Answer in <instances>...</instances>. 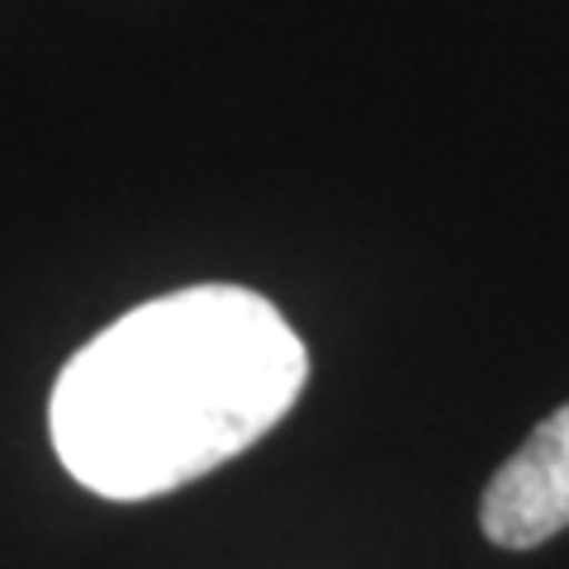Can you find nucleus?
Returning a JSON list of instances; mask_svg holds the SVG:
<instances>
[{
    "label": "nucleus",
    "mask_w": 569,
    "mask_h": 569,
    "mask_svg": "<svg viewBox=\"0 0 569 569\" xmlns=\"http://www.w3.org/2000/svg\"><path fill=\"white\" fill-rule=\"evenodd\" d=\"M305 380L309 351L271 299L194 284L123 313L62 366L52 447L77 485L138 503L261 441Z\"/></svg>",
    "instance_id": "1"
},
{
    "label": "nucleus",
    "mask_w": 569,
    "mask_h": 569,
    "mask_svg": "<svg viewBox=\"0 0 569 569\" xmlns=\"http://www.w3.org/2000/svg\"><path fill=\"white\" fill-rule=\"evenodd\" d=\"M479 527L503 550H531L569 527V403L537 422L489 479Z\"/></svg>",
    "instance_id": "2"
}]
</instances>
